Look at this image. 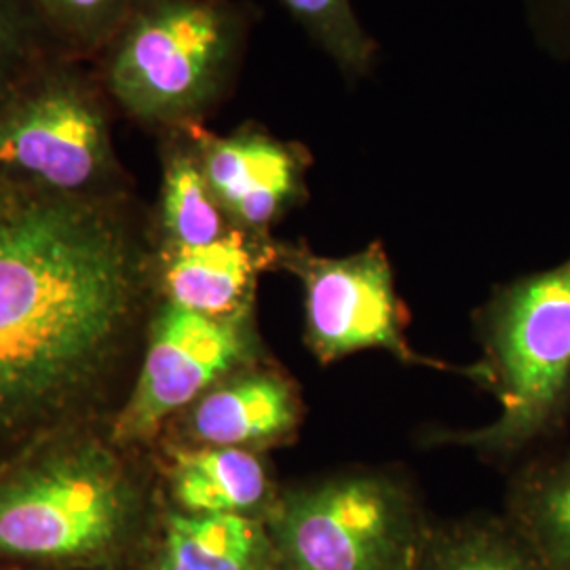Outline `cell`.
<instances>
[{"mask_svg":"<svg viewBox=\"0 0 570 570\" xmlns=\"http://www.w3.org/2000/svg\"><path fill=\"white\" fill-rule=\"evenodd\" d=\"M150 275L131 199L0 176V440L82 400L115 364Z\"/></svg>","mask_w":570,"mask_h":570,"instance_id":"6da1fadb","label":"cell"},{"mask_svg":"<svg viewBox=\"0 0 570 570\" xmlns=\"http://www.w3.org/2000/svg\"><path fill=\"white\" fill-rule=\"evenodd\" d=\"M256 18L244 0H134L94 66L146 131L205 122L235 87Z\"/></svg>","mask_w":570,"mask_h":570,"instance_id":"7a4b0ae2","label":"cell"},{"mask_svg":"<svg viewBox=\"0 0 570 570\" xmlns=\"http://www.w3.org/2000/svg\"><path fill=\"white\" fill-rule=\"evenodd\" d=\"M484 360L475 379L499 416L444 442L511 459L550 438L570 414V256L494 289L478 315Z\"/></svg>","mask_w":570,"mask_h":570,"instance_id":"3957f363","label":"cell"},{"mask_svg":"<svg viewBox=\"0 0 570 570\" xmlns=\"http://www.w3.org/2000/svg\"><path fill=\"white\" fill-rule=\"evenodd\" d=\"M112 115L91 61L42 63L0 102V176L81 199H131Z\"/></svg>","mask_w":570,"mask_h":570,"instance_id":"277c9868","label":"cell"},{"mask_svg":"<svg viewBox=\"0 0 570 570\" xmlns=\"http://www.w3.org/2000/svg\"><path fill=\"white\" fill-rule=\"evenodd\" d=\"M136 492L112 454L68 446L0 480V556L94 560L129 529Z\"/></svg>","mask_w":570,"mask_h":570,"instance_id":"5b68a950","label":"cell"},{"mask_svg":"<svg viewBox=\"0 0 570 570\" xmlns=\"http://www.w3.org/2000/svg\"><path fill=\"white\" fill-rule=\"evenodd\" d=\"M271 541L285 570H407L412 494L379 469L326 475L277 497Z\"/></svg>","mask_w":570,"mask_h":570,"instance_id":"8992f818","label":"cell"},{"mask_svg":"<svg viewBox=\"0 0 570 570\" xmlns=\"http://www.w3.org/2000/svg\"><path fill=\"white\" fill-rule=\"evenodd\" d=\"M275 266L301 282L305 343L320 364L360 351H387L410 366L446 367L407 343L406 308L379 242L338 258L320 256L305 244H279Z\"/></svg>","mask_w":570,"mask_h":570,"instance_id":"52a82bcc","label":"cell"},{"mask_svg":"<svg viewBox=\"0 0 570 570\" xmlns=\"http://www.w3.org/2000/svg\"><path fill=\"white\" fill-rule=\"evenodd\" d=\"M244 315L209 317L169 305L157 320L138 387L122 410V442L150 438L165 421L193 406L247 357Z\"/></svg>","mask_w":570,"mask_h":570,"instance_id":"ba28073f","label":"cell"},{"mask_svg":"<svg viewBox=\"0 0 570 570\" xmlns=\"http://www.w3.org/2000/svg\"><path fill=\"white\" fill-rule=\"evenodd\" d=\"M205 178L237 228L271 237V228L308 197V148L285 142L258 122L228 136L197 127Z\"/></svg>","mask_w":570,"mask_h":570,"instance_id":"9c48e42d","label":"cell"},{"mask_svg":"<svg viewBox=\"0 0 570 570\" xmlns=\"http://www.w3.org/2000/svg\"><path fill=\"white\" fill-rule=\"evenodd\" d=\"M277 242L233 228L223 239L197 247H155L157 268L169 305L209 317L242 313L261 271L277 263Z\"/></svg>","mask_w":570,"mask_h":570,"instance_id":"30bf717a","label":"cell"},{"mask_svg":"<svg viewBox=\"0 0 570 570\" xmlns=\"http://www.w3.org/2000/svg\"><path fill=\"white\" fill-rule=\"evenodd\" d=\"M188 431L199 446L254 450L289 442L303 423L298 387L282 372L258 370L218 383L193 404Z\"/></svg>","mask_w":570,"mask_h":570,"instance_id":"8fae6325","label":"cell"},{"mask_svg":"<svg viewBox=\"0 0 570 570\" xmlns=\"http://www.w3.org/2000/svg\"><path fill=\"white\" fill-rule=\"evenodd\" d=\"M197 125L165 129L159 138L164 184L155 218V247H197L223 239L233 225L205 178Z\"/></svg>","mask_w":570,"mask_h":570,"instance_id":"7c38bea8","label":"cell"},{"mask_svg":"<svg viewBox=\"0 0 570 570\" xmlns=\"http://www.w3.org/2000/svg\"><path fill=\"white\" fill-rule=\"evenodd\" d=\"M169 487L186 513L252 515L275 505L268 469L254 450L190 446L174 452Z\"/></svg>","mask_w":570,"mask_h":570,"instance_id":"4fadbf2b","label":"cell"},{"mask_svg":"<svg viewBox=\"0 0 570 570\" xmlns=\"http://www.w3.org/2000/svg\"><path fill=\"white\" fill-rule=\"evenodd\" d=\"M265 527L239 513H169L157 570H268Z\"/></svg>","mask_w":570,"mask_h":570,"instance_id":"5bb4252c","label":"cell"},{"mask_svg":"<svg viewBox=\"0 0 570 570\" xmlns=\"http://www.w3.org/2000/svg\"><path fill=\"white\" fill-rule=\"evenodd\" d=\"M511 501L553 570H570V449L522 469Z\"/></svg>","mask_w":570,"mask_h":570,"instance_id":"9a60e30c","label":"cell"},{"mask_svg":"<svg viewBox=\"0 0 570 570\" xmlns=\"http://www.w3.org/2000/svg\"><path fill=\"white\" fill-rule=\"evenodd\" d=\"M289 16L346 77L360 79L372 70L379 45L367 35L351 0H282Z\"/></svg>","mask_w":570,"mask_h":570,"instance_id":"2e32d148","label":"cell"},{"mask_svg":"<svg viewBox=\"0 0 570 570\" xmlns=\"http://www.w3.org/2000/svg\"><path fill=\"white\" fill-rule=\"evenodd\" d=\"M61 56L70 53L32 0H0V102L42 63Z\"/></svg>","mask_w":570,"mask_h":570,"instance_id":"e0dca14e","label":"cell"},{"mask_svg":"<svg viewBox=\"0 0 570 570\" xmlns=\"http://www.w3.org/2000/svg\"><path fill=\"white\" fill-rule=\"evenodd\" d=\"M61 47L85 61H96L112 41L134 0H32Z\"/></svg>","mask_w":570,"mask_h":570,"instance_id":"ac0fdd59","label":"cell"},{"mask_svg":"<svg viewBox=\"0 0 570 570\" xmlns=\"http://www.w3.org/2000/svg\"><path fill=\"white\" fill-rule=\"evenodd\" d=\"M433 570H529L520 553L501 537L473 532L454 539L446 550L435 556Z\"/></svg>","mask_w":570,"mask_h":570,"instance_id":"d6986e66","label":"cell"},{"mask_svg":"<svg viewBox=\"0 0 570 570\" xmlns=\"http://www.w3.org/2000/svg\"><path fill=\"white\" fill-rule=\"evenodd\" d=\"M530 30L556 60L570 63V0H524Z\"/></svg>","mask_w":570,"mask_h":570,"instance_id":"ffe728a7","label":"cell"}]
</instances>
